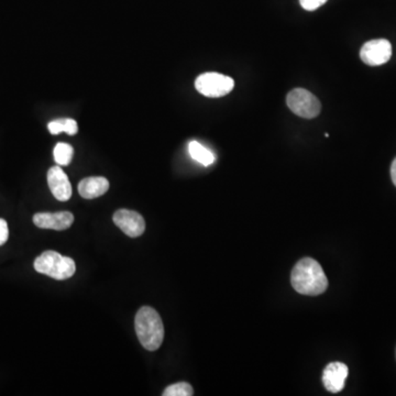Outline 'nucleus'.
<instances>
[{
  "mask_svg": "<svg viewBox=\"0 0 396 396\" xmlns=\"http://www.w3.org/2000/svg\"><path fill=\"white\" fill-rule=\"evenodd\" d=\"M47 129L52 135H59L61 132H66L68 135H74L78 133V122L70 118H62V119H55L49 122Z\"/></svg>",
  "mask_w": 396,
  "mask_h": 396,
  "instance_id": "ddd939ff",
  "label": "nucleus"
},
{
  "mask_svg": "<svg viewBox=\"0 0 396 396\" xmlns=\"http://www.w3.org/2000/svg\"><path fill=\"white\" fill-rule=\"evenodd\" d=\"M291 283L294 290L302 295H321L328 288L324 270L311 258H304L295 264L291 273Z\"/></svg>",
  "mask_w": 396,
  "mask_h": 396,
  "instance_id": "f257e3e1",
  "label": "nucleus"
},
{
  "mask_svg": "<svg viewBox=\"0 0 396 396\" xmlns=\"http://www.w3.org/2000/svg\"><path fill=\"white\" fill-rule=\"evenodd\" d=\"M108 189V179L101 176L87 177V179H82L78 184V193L86 200H93V198L103 196L106 194Z\"/></svg>",
  "mask_w": 396,
  "mask_h": 396,
  "instance_id": "9b49d317",
  "label": "nucleus"
},
{
  "mask_svg": "<svg viewBox=\"0 0 396 396\" xmlns=\"http://www.w3.org/2000/svg\"><path fill=\"white\" fill-rule=\"evenodd\" d=\"M53 154H54L55 162L60 166H65L71 163L74 150H73L72 145L61 142L55 145Z\"/></svg>",
  "mask_w": 396,
  "mask_h": 396,
  "instance_id": "4468645a",
  "label": "nucleus"
},
{
  "mask_svg": "<svg viewBox=\"0 0 396 396\" xmlns=\"http://www.w3.org/2000/svg\"><path fill=\"white\" fill-rule=\"evenodd\" d=\"M347 365L342 362H332L327 365L323 374V383L327 391L332 393L342 392L348 376Z\"/></svg>",
  "mask_w": 396,
  "mask_h": 396,
  "instance_id": "9d476101",
  "label": "nucleus"
},
{
  "mask_svg": "<svg viewBox=\"0 0 396 396\" xmlns=\"http://www.w3.org/2000/svg\"><path fill=\"white\" fill-rule=\"evenodd\" d=\"M74 221V216L70 212H39L34 216L36 227L52 230H65L70 228Z\"/></svg>",
  "mask_w": 396,
  "mask_h": 396,
  "instance_id": "6e6552de",
  "label": "nucleus"
},
{
  "mask_svg": "<svg viewBox=\"0 0 396 396\" xmlns=\"http://www.w3.org/2000/svg\"><path fill=\"white\" fill-rule=\"evenodd\" d=\"M47 184L50 191L57 200L66 202L72 196V185L70 179L60 166L50 168L47 172Z\"/></svg>",
  "mask_w": 396,
  "mask_h": 396,
  "instance_id": "1a4fd4ad",
  "label": "nucleus"
},
{
  "mask_svg": "<svg viewBox=\"0 0 396 396\" xmlns=\"http://www.w3.org/2000/svg\"><path fill=\"white\" fill-rule=\"evenodd\" d=\"M189 151L191 156L195 161H197L198 163L203 164V166H210L215 161V156L212 154V151L205 148L204 145H200L197 141H192V142L189 143Z\"/></svg>",
  "mask_w": 396,
  "mask_h": 396,
  "instance_id": "f8f14e48",
  "label": "nucleus"
},
{
  "mask_svg": "<svg viewBox=\"0 0 396 396\" xmlns=\"http://www.w3.org/2000/svg\"><path fill=\"white\" fill-rule=\"evenodd\" d=\"M392 57V45L388 40H371L360 50L361 60L370 66L386 64Z\"/></svg>",
  "mask_w": 396,
  "mask_h": 396,
  "instance_id": "423d86ee",
  "label": "nucleus"
},
{
  "mask_svg": "<svg viewBox=\"0 0 396 396\" xmlns=\"http://www.w3.org/2000/svg\"><path fill=\"white\" fill-rule=\"evenodd\" d=\"M395 355H396V350H395Z\"/></svg>",
  "mask_w": 396,
  "mask_h": 396,
  "instance_id": "6ab92c4d",
  "label": "nucleus"
},
{
  "mask_svg": "<svg viewBox=\"0 0 396 396\" xmlns=\"http://www.w3.org/2000/svg\"><path fill=\"white\" fill-rule=\"evenodd\" d=\"M327 0H300V3L305 10L313 11L326 3Z\"/></svg>",
  "mask_w": 396,
  "mask_h": 396,
  "instance_id": "dca6fc26",
  "label": "nucleus"
},
{
  "mask_svg": "<svg viewBox=\"0 0 396 396\" xmlns=\"http://www.w3.org/2000/svg\"><path fill=\"white\" fill-rule=\"evenodd\" d=\"M194 394L192 386L187 382L172 384L166 388L164 396H192Z\"/></svg>",
  "mask_w": 396,
  "mask_h": 396,
  "instance_id": "2eb2a0df",
  "label": "nucleus"
},
{
  "mask_svg": "<svg viewBox=\"0 0 396 396\" xmlns=\"http://www.w3.org/2000/svg\"><path fill=\"white\" fill-rule=\"evenodd\" d=\"M112 220L117 227L131 238L140 237L145 230V221L139 212L119 210L115 212Z\"/></svg>",
  "mask_w": 396,
  "mask_h": 396,
  "instance_id": "0eeeda50",
  "label": "nucleus"
},
{
  "mask_svg": "<svg viewBox=\"0 0 396 396\" xmlns=\"http://www.w3.org/2000/svg\"><path fill=\"white\" fill-rule=\"evenodd\" d=\"M195 87L204 96L218 98L228 95L233 91L235 80L219 73H204L195 80Z\"/></svg>",
  "mask_w": 396,
  "mask_h": 396,
  "instance_id": "39448f33",
  "label": "nucleus"
},
{
  "mask_svg": "<svg viewBox=\"0 0 396 396\" xmlns=\"http://www.w3.org/2000/svg\"><path fill=\"white\" fill-rule=\"evenodd\" d=\"M9 238L8 223L5 219L0 218V246L7 242Z\"/></svg>",
  "mask_w": 396,
  "mask_h": 396,
  "instance_id": "f3484780",
  "label": "nucleus"
},
{
  "mask_svg": "<svg viewBox=\"0 0 396 396\" xmlns=\"http://www.w3.org/2000/svg\"><path fill=\"white\" fill-rule=\"evenodd\" d=\"M391 177L393 184L396 186V158L394 159L393 163L391 166Z\"/></svg>",
  "mask_w": 396,
  "mask_h": 396,
  "instance_id": "a211bd4d",
  "label": "nucleus"
},
{
  "mask_svg": "<svg viewBox=\"0 0 396 396\" xmlns=\"http://www.w3.org/2000/svg\"><path fill=\"white\" fill-rule=\"evenodd\" d=\"M36 272L47 275L54 280H68L75 274L76 264L68 256H62L57 251H44L34 260Z\"/></svg>",
  "mask_w": 396,
  "mask_h": 396,
  "instance_id": "7ed1b4c3",
  "label": "nucleus"
},
{
  "mask_svg": "<svg viewBox=\"0 0 396 396\" xmlns=\"http://www.w3.org/2000/svg\"><path fill=\"white\" fill-rule=\"evenodd\" d=\"M135 328L143 348L149 351H156L161 347L164 339L163 321L154 308L143 306L138 311Z\"/></svg>",
  "mask_w": 396,
  "mask_h": 396,
  "instance_id": "f03ea898",
  "label": "nucleus"
},
{
  "mask_svg": "<svg viewBox=\"0 0 396 396\" xmlns=\"http://www.w3.org/2000/svg\"><path fill=\"white\" fill-rule=\"evenodd\" d=\"M286 103L294 114L305 119H313L321 114V101L314 94L304 88H295L291 91Z\"/></svg>",
  "mask_w": 396,
  "mask_h": 396,
  "instance_id": "20e7f679",
  "label": "nucleus"
}]
</instances>
